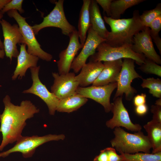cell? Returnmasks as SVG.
<instances>
[{"label": "cell", "instance_id": "obj_23", "mask_svg": "<svg viewBox=\"0 0 161 161\" xmlns=\"http://www.w3.org/2000/svg\"><path fill=\"white\" fill-rule=\"evenodd\" d=\"M143 127L151 144V153L161 152V123L151 120L145 124Z\"/></svg>", "mask_w": 161, "mask_h": 161}, {"label": "cell", "instance_id": "obj_9", "mask_svg": "<svg viewBox=\"0 0 161 161\" xmlns=\"http://www.w3.org/2000/svg\"><path fill=\"white\" fill-rule=\"evenodd\" d=\"M114 100L111 103V110L113 116L106 122V126L111 129L123 127L132 131H141L142 126L138 124L133 123L131 120L128 111L123 103L122 97H118Z\"/></svg>", "mask_w": 161, "mask_h": 161}, {"label": "cell", "instance_id": "obj_11", "mask_svg": "<svg viewBox=\"0 0 161 161\" xmlns=\"http://www.w3.org/2000/svg\"><path fill=\"white\" fill-rule=\"evenodd\" d=\"M117 82L102 86H92L88 87L78 86L76 92L86 98L92 99L101 104L105 112L111 111L112 104L110 102L111 95L117 88Z\"/></svg>", "mask_w": 161, "mask_h": 161}, {"label": "cell", "instance_id": "obj_19", "mask_svg": "<svg viewBox=\"0 0 161 161\" xmlns=\"http://www.w3.org/2000/svg\"><path fill=\"white\" fill-rule=\"evenodd\" d=\"M104 67L102 62L90 61L82 67L80 73L75 78L81 87L92 84Z\"/></svg>", "mask_w": 161, "mask_h": 161}, {"label": "cell", "instance_id": "obj_27", "mask_svg": "<svg viewBox=\"0 0 161 161\" xmlns=\"http://www.w3.org/2000/svg\"><path fill=\"white\" fill-rule=\"evenodd\" d=\"M161 15V3H158L154 9L143 11L140 15L141 21L145 27H148L151 22L156 17Z\"/></svg>", "mask_w": 161, "mask_h": 161}, {"label": "cell", "instance_id": "obj_39", "mask_svg": "<svg viewBox=\"0 0 161 161\" xmlns=\"http://www.w3.org/2000/svg\"><path fill=\"white\" fill-rule=\"evenodd\" d=\"M5 55V53L4 49L0 48V58H4Z\"/></svg>", "mask_w": 161, "mask_h": 161}, {"label": "cell", "instance_id": "obj_36", "mask_svg": "<svg viewBox=\"0 0 161 161\" xmlns=\"http://www.w3.org/2000/svg\"><path fill=\"white\" fill-rule=\"evenodd\" d=\"M93 161H109L108 154L106 149L101 150L100 154L95 157Z\"/></svg>", "mask_w": 161, "mask_h": 161}, {"label": "cell", "instance_id": "obj_12", "mask_svg": "<svg viewBox=\"0 0 161 161\" xmlns=\"http://www.w3.org/2000/svg\"><path fill=\"white\" fill-rule=\"evenodd\" d=\"M0 23L3 31L5 55L11 62L12 58H17L19 53L16 45L24 44V39L18 24L12 25L4 19L0 21Z\"/></svg>", "mask_w": 161, "mask_h": 161}, {"label": "cell", "instance_id": "obj_21", "mask_svg": "<svg viewBox=\"0 0 161 161\" xmlns=\"http://www.w3.org/2000/svg\"><path fill=\"white\" fill-rule=\"evenodd\" d=\"M87 98L77 93L59 100L56 111L70 113L75 111L88 101Z\"/></svg>", "mask_w": 161, "mask_h": 161}, {"label": "cell", "instance_id": "obj_31", "mask_svg": "<svg viewBox=\"0 0 161 161\" xmlns=\"http://www.w3.org/2000/svg\"><path fill=\"white\" fill-rule=\"evenodd\" d=\"M105 149L107 153L109 161H125L124 155L122 154H118L114 148L108 147Z\"/></svg>", "mask_w": 161, "mask_h": 161}, {"label": "cell", "instance_id": "obj_25", "mask_svg": "<svg viewBox=\"0 0 161 161\" xmlns=\"http://www.w3.org/2000/svg\"><path fill=\"white\" fill-rule=\"evenodd\" d=\"M120 154L124 155L125 161H161V152L155 154L138 152Z\"/></svg>", "mask_w": 161, "mask_h": 161}, {"label": "cell", "instance_id": "obj_38", "mask_svg": "<svg viewBox=\"0 0 161 161\" xmlns=\"http://www.w3.org/2000/svg\"><path fill=\"white\" fill-rule=\"evenodd\" d=\"M1 12H0V21L1 20V19L3 17V15ZM0 48L3 49H4V46L3 43L1 41L0 38Z\"/></svg>", "mask_w": 161, "mask_h": 161}, {"label": "cell", "instance_id": "obj_24", "mask_svg": "<svg viewBox=\"0 0 161 161\" xmlns=\"http://www.w3.org/2000/svg\"><path fill=\"white\" fill-rule=\"evenodd\" d=\"M144 0H114L111 5V16L112 18L120 19L121 16L128 8L143 2Z\"/></svg>", "mask_w": 161, "mask_h": 161}, {"label": "cell", "instance_id": "obj_22", "mask_svg": "<svg viewBox=\"0 0 161 161\" xmlns=\"http://www.w3.org/2000/svg\"><path fill=\"white\" fill-rule=\"evenodd\" d=\"M91 0H83L78 22V32L83 47L86 39L87 32L90 26L89 7Z\"/></svg>", "mask_w": 161, "mask_h": 161}, {"label": "cell", "instance_id": "obj_14", "mask_svg": "<svg viewBox=\"0 0 161 161\" xmlns=\"http://www.w3.org/2000/svg\"><path fill=\"white\" fill-rule=\"evenodd\" d=\"M88 32V35L82 49L78 55L75 58L71 66L70 69L77 73L90 56L95 53L97 47L101 43L105 42V39L101 38L90 26Z\"/></svg>", "mask_w": 161, "mask_h": 161}, {"label": "cell", "instance_id": "obj_34", "mask_svg": "<svg viewBox=\"0 0 161 161\" xmlns=\"http://www.w3.org/2000/svg\"><path fill=\"white\" fill-rule=\"evenodd\" d=\"M146 95L145 94L142 93L137 95L133 98V103L135 106L145 104L146 101Z\"/></svg>", "mask_w": 161, "mask_h": 161}, {"label": "cell", "instance_id": "obj_15", "mask_svg": "<svg viewBox=\"0 0 161 161\" xmlns=\"http://www.w3.org/2000/svg\"><path fill=\"white\" fill-rule=\"evenodd\" d=\"M54 80L51 87V91L59 100H61L76 93L79 83L76 79L74 72L60 75L58 73H52Z\"/></svg>", "mask_w": 161, "mask_h": 161}, {"label": "cell", "instance_id": "obj_8", "mask_svg": "<svg viewBox=\"0 0 161 161\" xmlns=\"http://www.w3.org/2000/svg\"><path fill=\"white\" fill-rule=\"evenodd\" d=\"M135 62L131 58L123 59L117 81V90L114 99L118 97H122L123 94H125L126 100H130L137 93L136 90L131 86V83L134 79H142L143 78L135 69Z\"/></svg>", "mask_w": 161, "mask_h": 161}, {"label": "cell", "instance_id": "obj_4", "mask_svg": "<svg viewBox=\"0 0 161 161\" xmlns=\"http://www.w3.org/2000/svg\"><path fill=\"white\" fill-rule=\"evenodd\" d=\"M131 46L126 45L119 47H113L105 42H103L97 47L96 49L97 52L90 56V61L105 62L130 58L140 66L144 63L146 58L143 54L134 52L132 49Z\"/></svg>", "mask_w": 161, "mask_h": 161}, {"label": "cell", "instance_id": "obj_33", "mask_svg": "<svg viewBox=\"0 0 161 161\" xmlns=\"http://www.w3.org/2000/svg\"><path fill=\"white\" fill-rule=\"evenodd\" d=\"M113 0H96L97 3L100 4L105 12L108 17H110L111 5Z\"/></svg>", "mask_w": 161, "mask_h": 161}, {"label": "cell", "instance_id": "obj_18", "mask_svg": "<svg viewBox=\"0 0 161 161\" xmlns=\"http://www.w3.org/2000/svg\"><path fill=\"white\" fill-rule=\"evenodd\" d=\"M20 45V51L17 57V64L12 77L13 80H15L18 77L21 79L25 76L28 68L37 66L39 59L38 57L28 53L26 44H23Z\"/></svg>", "mask_w": 161, "mask_h": 161}, {"label": "cell", "instance_id": "obj_26", "mask_svg": "<svg viewBox=\"0 0 161 161\" xmlns=\"http://www.w3.org/2000/svg\"><path fill=\"white\" fill-rule=\"evenodd\" d=\"M141 87L149 89V92L155 97L161 98V80L154 77L146 79L142 78Z\"/></svg>", "mask_w": 161, "mask_h": 161}, {"label": "cell", "instance_id": "obj_35", "mask_svg": "<svg viewBox=\"0 0 161 161\" xmlns=\"http://www.w3.org/2000/svg\"><path fill=\"white\" fill-rule=\"evenodd\" d=\"M148 110V107L146 103L135 106V109L136 114L139 116L145 114Z\"/></svg>", "mask_w": 161, "mask_h": 161}, {"label": "cell", "instance_id": "obj_10", "mask_svg": "<svg viewBox=\"0 0 161 161\" xmlns=\"http://www.w3.org/2000/svg\"><path fill=\"white\" fill-rule=\"evenodd\" d=\"M32 81L31 86L24 90V93H30L35 95L43 100L47 104L49 113L55 114L59 100L52 93L49 91L45 85L41 82L39 76L40 66L30 68Z\"/></svg>", "mask_w": 161, "mask_h": 161}, {"label": "cell", "instance_id": "obj_32", "mask_svg": "<svg viewBox=\"0 0 161 161\" xmlns=\"http://www.w3.org/2000/svg\"><path fill=\"white\" fill-rule=\"evenodd\" d=\"M151 111L153 114L152 120L161 123V106L152 105L151 106Z\"/></svg>", "mask_w": 161, "mask_h": 161}, {"label": "cell", "instance_id": "obj_28", "mask_svg": "<svg viewBox=\"0 0 161 161\" xmlns=\"http://www.w3.org/2000/svg\"><path fill=\"white\" fill-rule=\"evenodd\" d=\"M138 69L145 73L154 74L161 77V66L146 58L144 63L140 66Z\"/></svg>", "mask_w": 161, "mask_h": 161}, {"label": "cell", "instance_id": "obj_5", "mask_svg": "<svg viewBox=\"0 0 161 161\" xmlns=\"http://www.w3.org/2000/svg\"><path fill=\"white\" fill-rule=\"evenodd\" d=\"M65 138L63 134H48L42 136L33 135L22 136L16 142L15 145L10 149L0 153V157L4 158L14 152L21 153L23 157H32L36 148L47 142L52 141L63 140Z\"/></svg>", "mask_w": 161, "mask_h": 161}, {"label": "cell", "instance_id": "obj_29", "mask_svg": "<svg viewBox=\"0 0 161 161\" xmlns=\"http://www.w3.org/2000/svg\"><path fill=\"white\" fill-rule=\"evenodd\" d=\"M23 1L22 0H11L4 6L1 12L3 14L9 10H15L18 11L20 13H23L24 11L22 8Z\"/></svg>", "mask_w": 161, "mask_h": 161}, {"label": "cell", "instance_id": "obj_16", "mask_svg": "<svg viewBox=\"0 0 161 161\" xmlns=\"http://www.w3.org/2000/svg\"><path fill=\"white\" fill-rule=\"evenodd\" d=\"M69 41L67 47L61 51L59 55V60L57 63L59 74H65L69 72L72 64L78 51L83 47L79 41L78 30L69 36Z\"/></svg>", "mask_w": 161, "mask_h": 161}, {"label": "cell", "instance_id": "obj_37", "mask_svg": "<svg viewBox=\"0 0 161 161\" xmlns=\"http://www.w3.org/2000/svg\"><path fill=\"white\" fill-rule=\"evenodd\" d=\"M11 0H0V12L4 7V6Z\"/></svg>", "mask_w": 161, "mask_h": 161}, {"label": "cell", "instance_id": "obj_17", "mask_svg": "<svg viewBox=\"0 0 161 161\" xmlns=\"http://www.w3.org/2000/svg\"><path fill=\"white\" fill-rule=\"evenodd\" d=\"M122 63V59L104 62L103 70L92 85L102 86L117 82Z\"/></svg>", "mask_w": 161, "mask_h": 161}, {"label": "cell", "instance_id": "obj_13", "mask_svg": "<svg viewBox=\"0 0 161 161\" xmlns=\"http://www.w3.org/2000/svg\"><path fill=\"white\" fill-rule=\"evenodd\" d=\"M150 30L149 27H145L134 35L131 49L135 52L143 54L146 58L160 64L161 58L155 49Z\"/></svg>", "mask_w": 161, "mask_h": 161}, {"label": "cell", "instance_id": "obj_7", "mask_svg": "<svg viewBox=\"0 0 161 161\" xmlns=\"http://www.w3.org/2000/svg\"><path fill=\"white\" fill-rule=\"evenodd\" d=\"M64 0L55 1V6L52 10L44 18L42 22L39 24L32 26L35 35H37L41 29L49 27L58 28L61 30L62 34L69 36L76 30L67 20L64 9Z\"/></svg>", "mask_w": 161, "mask_h": 161}, {"label": "cell", "instance_id": "obj_2", "mask_svg": "<svg viewBox=\"0 0 161 161\" xmlns=\"http://www.w3.org/2000/svg\"><path fill=\"white\" fill-rule=\"evenodd\" d=\"M140 16L139 11L137 10L134 11L132 17L130 18L115 19L104 16V20L111 28V31L109 32L106 38V43L113 47L132 45L134 35L145 27Z\"/></svg>", "mask_w": 161, "mask_h": 161}, {"label": "cell", "instance_id": "obj_20", "mask_svg": "<svg viewBox=\"0 0 161 161\" xmlns=\"http://www.w3.org/2000/svg\"><path fill=\"white\" fill-rule=\"evenodd\" d=\"M89 13L90 26L101 38L106 39L109 31L106 28L96 0L91 1Z\"/></svg>", "mask_w": 161, "mask_h": 161}, {"label": "cell", "instance_id": "obj_1", "mask_svg": "<svg viewBox=\"0 0 161 161\" xmlns=\"http://www.w3.org/2000/svg\"><path fill=\"white\" fill-rule=\"evenodd\" d=\"M3 102L4 108L2 113L0 114V132L2 135L0 151L8 144L18 140L22 136L26 120L39 112V109L29 100H23L19 105H15L11 102L9 96L6 95Z\"/></svg>", "mask_w": 161, "mask_h": 161}, {"label": "cell", "instance_id": "obj_6", "mask_svg": "<svg viewBox=\"0 0 161 161\" xmlns=\"http://www.w3.org/2000/svg\"><path fill=\"white\" fill-rule=\"evenodd\" d=\"M7 13L9 17L14 18L17 23L24 44L27 46V50L28 53L36 56L43 60L51 61L52 59V55L41 48L35 38L32 26L26 21V18L21 16L16 10H11L8 11Z\"/></svg>", "mask_w": 161, "mask_h": 161}, {"label": "cell", "instance_id": "obj_30", "mask_svg": "<svg viewBox=\"0 0 161 161\" xmlns=\"http://www.w3.org/2000/svg\"><path fill=\"white\" fill-rule=\"evenodd\" d=\"M148 27L150 28V34L151 38L159 36V33L161 30V15L154 19Z\"/></svg>", "mask_w": 161, "mask_h": 161}, {"label": "cell", "instance_id": "obj_40", "mask_svg": "<svg viewBox=\"0 0 161 161\" xmlns=\"http://www.w3.org/2000/svg\"><path fill=\"white\" fill-rule=\"evenodd\" d=\"M155 105L161 106V98H159L156 101Z\"/></svg>", "mask_w": 161, "mask_h": 161}, {"label": "cell", "instance_id": "obj_3", "mask_svg": "<svg viewBox=\"0 0 161 161\" xmlns=\"http://www.w3.org/2000/svg\"><path fill=\"white\" fill-rule=\"evenodd\" d=\"M113 133L114 137L111 140V143L120 154L150 153L151 144L147 136L141 131L131 134L119 127L114 129Z\"/></svg>", "mask_w": 161, "mask_h": 161}]
</instances>
